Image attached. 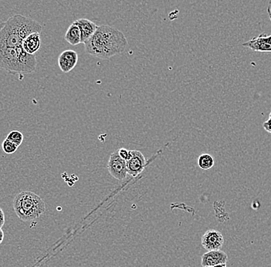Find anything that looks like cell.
<instances>
[{
	"mask_svg": "<svg viewBox=\"0 0 271 267\" xmlns=\"http://www.w3.org/2000/svg\"><path fill=\"white\" fill-rule=\"evenodd\" d=\"M84 46L87 55L108 60L124 52L128 46V41L120 30L108 25H102L85 41Z\"/></svg>",
	"mask_w": 271,
	"mask_h": 267,
	"instance_id": "6da1fadb",
	"label": "cell"
},
{
	"mask_svg": "<svg viewBox=\"0 0 271 267\" xmlns=\"http://www.w3.org/2000/svg\"><path fill=\"white\" fill-rule=\"evenodd\" d=\"M43 26L37 21L17 14L0 23V47L22 46L23 40L33 33H41Z\"/></svg>",
	"mask_w": 271,
	"mask_h": 267,
	"instance_id": "7a4b0ae2",
	"label": "cell"
},
{
	"mask_svg": "<svg viewBox=\"0 0 271 267\" xmlns=\"http://www.w3.org/2000/svg\"><path fill=\"white\" fill-rule=\"evenodd\" d=\"M35 55H29L23 46L0 47V68L13 74H27L36 70Z\"/></svg>",
	"mask_w": 271,
	"mask_h": 267,
	"instance_id": "3957f363",
	"label": "cell"
},
{
	"mask_svg": "<svg viewBox=\"0 0 271 267\" xmlns=\"http://www.w3.org/2000/svg\"><path fill=\"white\" fill-rule=\"evenodd\" d=\"M13 206L17 217L24 222L33 221L46 211L43 198L30 191L17 194L13 200Z\"/></svg>",
	"mask_w": 271,
	"mask_h": 267,
	"instance_id": "277c9868",
	"label": "cell"
},
{
	"mask_svg": "<svg viewBox=\"0 0 271 267\" xmlns=\"http://www.w3.org/2000/svg\"><path fill=\"white\" fill-rule=\"evenodd\" d=\"M271 0H269V6L267 7V13L271 20ZM242 46L249 48L255 52H271V35L266 36L264 33H261L258 36H255L249 41L243 43Z\"/></svg>",
	"mask_w": 271,
	"mask_h": 267,
	"instance_id": "5b68a950",
	"label": "cell"
},
{
	"mask_svg": "<svg viewBox=\"0 0 271 267\" xmlns=\"http://www.w3.org/2000/svg\"><path fill=\"white\" fill-rule=\"evenodd\" d=\"M108 170L112 177L117 180H124L128 175L126 162L119 156L117 151L112 153L108 163Z\"/></svg>",
	"mask_w": 271,
	"mask_h": 267,
	"instance_id": "8992f818",
	"label": "cell"
},
{
	"mask_svg": "<svg viewBox=\"0 0 271 267\" xmlns=\"http://www.w3.org/2000/svg\"><path fill=\"white\" fill-rule=\"evenodd\" d=\"M201 243L206 250H220L224 246V236L218 230H209L202 235Z\"/></svg>",
	"mask_w": 271,
	"mask_h": 267,
	"instance_id": "52a82bcc",
	"label": "cell"
},
{
	"mask_svg": "<svg viewBox=\"0 0 271 267\" xmlns=\"http://www.w3.org/2000/svg\"><path fill=\"white\" fill-rule=\"evenodd\" d=\"M128 175L137 176L141 174L146 166V158L139 151H130V156L126 160Z\"/></svg>",
	"mask_w": 271,
	"mask_h": 267,
	"instance_id": "ba28073f",
	"label": "cell"
},
{
	"mask_svg": "<svg viewBox=\"0 0 271 267\" xmlns=\"http://www.w3.org/2000/svg\"><path fill=\"white\" fill-rule=\"evenodd\" d=\"M78 54L72 49H67L61 52L58 58L59 69L63 73H69L74 69L78 63Z\"/></svg>",
	"mask_w": 271,
	"mask_h": 267,
	"instance_id": "9c48e42d",
	"label": "cell"
},
{
	"mask_svg": "<svg viewBox=\"0 0 271 267\" xmlns=\"http://www.w3.org/2000/svg\"><path fill=\"white\" fill-rule=\"evenodd\" d=\"M228 256L224 251L212 250L202 255L201 257V265L202 267L213 266L220 264H227Z\"/></svg>",
	"mask_w": 271,
	"mask_h": 267,
	"instance_id": "30bf717a",
	"label": "cell"
},
{
	"mask_svg": "<svg viewBox=\"0 0 271 267\" xmlns=\"http://www.w3.org/2000/svg\"><path fill=\"white\" fill-rule=\"evenodd\" d=\"M75 23L80 29L81 43H85L89 38L91 37L98 27L96 23L88 19H79L76 20Z\"/></svg>",
	"mask_w": 271,
	"mask_h": 267,
	"instance_id": "8fae6325",
	"label": "cell"
},
{
	"mask_svg": "<svg viewBox=\"0 0 271 267\" xmlns=\"http://www.w3.org/2000/svg\"><path fill=\"white\" fill-rule=\"evenodd\" d=\"M40 34L41 33H31L23 40L22 46H23L24 50L29 55H35L41 47Z\"/></svg>",
	"mask_w": 271,
	"mask_h": 267,
	"instance_id": "7c38bea8",
	"label": "cell"
},
{
	"mask_svg": "<svg viewBox=\"0 0 271 267\" xmlns=\"http://www.w3.org/2000/svg\"><path fill=\"white\" fill-rule=\"evenodd\" d=\"M64 39L72 46H77L81 43L80 29L75 21L69 26V28L67 29Z\"/></svg>",
	"mask_w": 271,
	"mask_h": 267,
	"instance_id": "4fadbf2b",
	"label": "cell"
},
{
	"mask_svg": "<svg viewBox=\"0 0 271 267\" xmlns=\"http://www.w3.org/2000/svg\"><path fill=\"white\" fill-rule=\"evenodd\" d=\"M198 166L202 170H208L214 167V159L211 154H202L198 157Z\"/></svg>",
	"mask_w": 271,
	"mask_h": 267,
	"instance_id": "5bb4252c",
	"label": "cell"
},
{
	"mask_svg": "<svg viewBox=\"0 0 271 267\" xmlns=\"http://www.w3.org/2000/svg\"><path fill=\"white\" fill-rule=\"evenodd\" d=\"M7 139L10 140L12 142L17 144L20 147L23 143V139H24V136H23L22 132L19 131H12L9 133L7 135Z\"/></svg>",
	"mask_w": 271,
	"mask_h": 267,
	"instance_id": "9a60e30c",
	"label": "cell"
},
{
	"mask_svg": "<svg viewBox=\"0 0 271 267\" xmlns=\"http://www.w3.org/2000/svg\"><path fill=\"white\" fill-rule=\"evenodd\" d=\"M2 148L6 154H11L17 151L19 146L6 138L3 142Z\"/></svg>",
	"mask_w": 271,
	"mask_h": 267,
	"instance_id": "2e32d148",
	"label": "cell"
},
{
	"mask_svg": "<svg viewBox=\"0 0 271 267\" xmlns=\"http://www.w3.org/2000/svg\"><path fill=\"white\" fill-rule=\"evenodd\" d=\"M118 152H119V156L126 161L129 159V156H130V151L125 149V148H120V149L118 150Z\"/></svg>",
	"mask_w": 271,
	"mask_h": 267,
	"instance_id": "e0dca14e",
	"label": "cell"
},
{
	"mask_svg": "<svg viewBox=\"0 0 271 267\" xmlns=\"http://www.w3.org/2000/svg\"><path fill=\"white\" fill-rule=\"evenodd\" d=\"M263 127L266 132L271 134V112L269 113V119L263 124Z\"/></svg>",
	"mask_w": 271,
	"mask_h": 267,
	"instance_id": "ac0fdd59",
	"label": "cell"
},
{
	"mask_svg": "<svg viewBox=\"0 0 271 267\" xmlns=\"http://www.w3.org/2000/svg\"><path fill=\"white\" fill-rule=\"evenodd\" d=\"M4 224H5V213L4 210L0 208V229H2Z\"/></svg>",
	"mask_w": 271,
	"mask_h": 267,
	"instance_id": "d6986e66",
	"label": "cell"
},
{
	"mask_svg": "<svg viewBox=\"0 0 271 267\" xmlns=\"http://www.w3.org/2000/svg\"><path fill=\"white\" fill-rule=\"evenodd\" d=\"M4 239V232L2 229H0V244L3 243Z\"/></svg>",
	"mask_w": 271,
	"mask_h": 267,
	"instance_id": "ffe728a7",
	"label": "cell"
},
{
	"mask_svg": "<svg viewBox=\"0 0 271 267\" xmlns=\"http://www.w3.org/2000/svg\"><path fill=\"white\" fill-rule=\"evenodd\" d=\"M206 267H227V264H220V265H213V266Z\"/></svg>",
	"mask_w": 271,
	"mask_h": 267,
	"instance_id": "44dd1931",
	"label": "cell"
}]
</instances>
